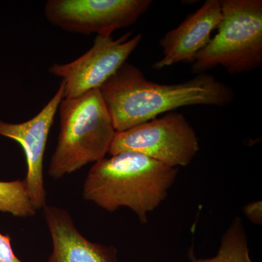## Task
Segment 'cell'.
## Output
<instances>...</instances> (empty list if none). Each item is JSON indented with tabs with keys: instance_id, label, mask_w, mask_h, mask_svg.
Returning <instances> with one entry per match:
<instances>
[{
	"instance_id": "52a82bcc",
	"label": "cell",
	"mask_w": 262,
	"mask_h": 262,
	"mask_svg": "<svg viewBox=\"0 0 262 262\" xmlns=\"http://www.w3.org/2000/svg\"><path fill=\"white\" fill-rule=\"evenodd\" d=\"M132 34L127 32L117 39L97 35L92 47L75 61L52 65L48 72L62 79L63 98L100 89L140 44L142 34L131 37Z\"/></svg>"
},
{
	"instance_id": "7c38bea8",
	"label": "cell",
	"mask_w": 262,
	"mask_h": 262,
	"mask_svg": "<svg viewBox=\"0 0 262 262\" xmlns=\"http://www.w3.org/2000/svg\"><path fill=\"white\" fill-rule=\"evenodd\" d=\"M36 211L24 181L0 182V211L17 217H29Z\"/></svg>"
},
{
	"instance_id": "8992f818",
	"label": "cell",
	"mask_w": 262,
	"mask_h": 262,
	"mask_svg": "<svg viewBox=\"0 0 262 262\" xmlns=\"http://www.w3.org/2000/svg\"><path fill=\"white\" fill-rule=\"evenodd\" d=\"M151 5L150 0H49L45 15L67 32L110 37L136 23Z\"/></svg>"
},
{
	"instance_id": "3957f363",
	"label": "cell",
	"mask_w": 262,
	"mask_h": 262,
	"mask_svg": "<svg viewBox=\"0 0 262 262\" xmlns=\"http://www.w3.org/2000/svg\"><path fill=\"white\" fill-rule=\"evenodd\" d=\"M60 130L48 173L61 179L108 154L117 131L99 89L60 103Z\"/></svg>"
},
{
	"instance_id": "7a4b0ae2",
	"label": "cell",
	"mask_w": 262,
	"mask_h": 262,
	"mask_svg": "<svg viewBox=\"0 0 262 262\" xmlns=\"http://www.w3.org/2000/svg\"><path fill=\"white\" fill-rule=\"evenodd\" d=\"M178 168L134 151H124L95 163L84 181L83 196L100 208H130L142 224L168 196Z\"/></svg>"
},
{
	"instance_id": "5b68a950",
	"label": "cell",
	"mask_w": 262,
	"mask_h": 262,
	"mask_svg": "<svg viewBox=\"0 0 262 262\" xmlns=\"http://www.w3.org/2000/svg\"><path fill=\"white\" fill-rule=\"evenodd\" d=\"M200 150L195 130L182 114L159 118L117 132L108 154L134 151L172 168L189 165Z\"/></svg>"
},
{
	"instance_id": "6da1fadb",
	"label": "cell",
	"mask_w": 262,
	"mask_h": 262,
	"mask_svg": "<svg viewBox=\"0 0 262 262\" xmlns=\"http://www.w3.org/2000/svg\"><path fill=\"white\" fill-rule=\"evenodd\" d=\"M99 90L117 132L185 106H227L235 97L233 90L213 75L201 74L181 83L160 84L127 62Z\"/></svg>"
},
{
	"instance_id": "9c48e42d",
	"label": "cell",
	"mask_w": 262,
	"mask_h": 262,
	"mask_svg": "<svg viewBox=\"0 0 262 262\" xmlns=\"http://www.w3.org/2000/svg\"><path fill=\"white\" fill-rule=\"evenodd\" d=\"M222 18L221 0H206L199 9L160 39L163 57L152 68L161 70L181 62L192 64L199 52L211 41L212 32L218 28Z\"/></svg>"
},
{
	"instance_id": "8fae6325",
	"label": "cell",
	"mask_w": 262,
	"mask_h": 262,
	"mask_svg": "<svg viewBox=\"0 0 262 262\" xmlns=\"http://www.w3.org/2000/svg\"><path fill=\"white\" fill-rule=\"evenodd\" d=\"M191 262H253L250 257L248 237L242 220L239 217L234 219L224 234L214 257L198 259L192 256Z\"/></svg>"
},
{
	"instance_id": "277c9868",
	"label": "cell",
	"mask_w": 262,
	"mask_h": 262,
	"mask_svg": "<svg viewBox=\"0 0 262 262\" xmlns=\"http://www.w3.org/2000/svg\"><path fill=\"white\" fill-rule=\"evenodd\" d=\"M222 18L216 34L192 64L201 75L218 66L230 75L247 73L262 64L261 0H221Z\"/></svg>"
},
{
	"instance_id": "30bf717a",
	"label": "cell",
	"mask_w": 262,
	"mask_h": 262,
	"mask_svg": "<svg viewBox=\"0 0 262 262\" xmlns=\"http://www.w3.org/2000/svg\"><path fill=\"white\" fill-rule=\"evenodd\" d=\"M45 216L53 244L48 262H117L115 248L86 239L64 210L46 206Z\"/></svg>"
},
{
	"instance_id": "ba28073f",
	"label": "cell",
	"mask_w": 262,
	"mask_h": 262,
	"mask_svg": "<svg viewBox=\"0 0 262 262\" xmlns=\"http://www.w3.org/2000/svg\"><path fill=\"white\" fill-rule=\"evenodd\" d=\"M63 98V84L42 110L27 121L8 123L0 120V136L13 139L21 146L27 164L24 179L29 198L36 209L46 206V189L43 177L45 151L60 103Z\"/></svg>"
},
{
	"instance_id": "5bb4252c",
	"label": "cell",
	"mask_w": 262,
	"mask_h": 262,
	"mask_svg": "<svg viewBox=\"0 0 262 262\" xmlns=\"http://www.w3.org/2000/svg\"><path fill=\"white\" fill-rule=\"evenodd\" d=\"M244 214L248 220L256 225H261L262 223L261 201L252 202L244 207Z\"/></svg>"
},
{
	"instance_id": "4fadbf2b",
	"label": "cell",
	"mask_w": 262,
	"mask_h": 262,
	"mask_svg": "<svg viewBox=\"0 0 262 262\" xmlns=\"http://www.w3.org/2000/svg\"><path fill=\"white\" fill-rule=\"evenodd\" d=\"M0 262H23L15 254L9 234L0 233Z\"/></svg>"
}]
</instances>
